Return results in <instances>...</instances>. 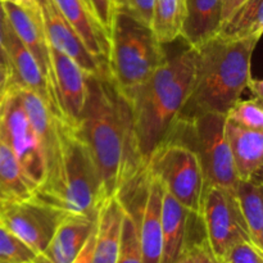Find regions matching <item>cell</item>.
I'll list each match as a JSON object with an SVG mask.
<instances>
[{
	"label": "cell",
	"instance_id": "cell-16",
	"mask_svg": "<svg viewBox=\"0 0 263 263\" xmlns=\"http://www.w3.org/2000/svg\"><path fill=\"white\" fill-rule=\"evenodd\" d=\"M125 207L118 195L100 202L95 220V238L91 263H117L122 239Z\"/></svg>",
	"mask_w": 263,
	"mask_h": 263
},
{
	"label": "cell",
	"instance_id": "cell-25",
	"mask_svg": "<svg viewBox=\"0 0 263 263\" xmlns=\"http://www.w3.org/2000/svg\"><path fill=\"white\" fill-rule=\"evenodd\" d=\"M226 120L243 127L263 131V107L262 100L257 98L239 99L226 113Z\"/></svg>",
	"mask_w": 263,
	"mask_h": 263
},
{
	"label": "cell",
	"instance_id": "cell-23",
	"mask_svg": "<svg viewBox=\"0 0 263 263\" xmlns=\"http://www.w3.org/2000/svg\"><path fill=\"white\" fill-rule=\"evenodd\" d=\"M263 31V0H248L233 13L216 35L230 40L259 41Z\"/></svg>",
	"mask_w": 263,
	"mask_h": 263
},
{
	"label": "cell",
	"instance_id": "cell-13",
	"mask_svg": "<svg viewBox=\"0 0 263 263\" xmlns=\"http://www.w3.org/2000/svg\"><path fill=\"white\" fill-rule=\"evenodd\" d=\"M3 7H4L5 14H7L8 23L14 31L15 35L18 36L21 43L28 49V51L32 54L35 61L37 62L57 103L53 86L50 50H49L48 39H46L43 21H41L40 8L39 9H28V8L22 7L14 2H3ZM57 107H58V103H57Z\"/></svg>",
	"mask_w": 263,
	"mask_h": 263
},
{
	"label": "cell",
	"instance_id": "cell-26",
	"mask_svg": "<svg viewBox=\"0 0 263 263\" xmlns=\"http://www.w3.org/2000/svg\"><path fill=\"white\" fill-rule=\"evenodd\" d=\"M36 254L0 222V263H32Z\"/></svg>",
	"mask_w": 263,
	"mask_h": 263
},
{
	"label": "cell",
	"instance_id": "cell-10",
	"mask_svg": "<svg viewBox=\"0 0 263 263\" xmlns=\"http://www.w3.org/2000/svg\"><path fill=\"white\" fill-rule=\"evenodd\" d=\"M64 213L36 197L0 205V222L35 254L41 253Z\"/></svg>",
	"mask_w": 263,
	"mask_h": 263
},
{
	"label": "cell",
	"instance_id": "cell-5",
	"mask_svg": "<svg viewBox=\"0 0 263 263\" xmlns=\"http://www.w3.org/2000/svg\"><path fill=\"white\" fill-rule=\"evenodd\" d=\"M166 58L163 44L151 27L122 13H115L109 31L107 71L122 97L144 84Z\"/></svg>",
	"mask_w": 263,
	"mask_h": 263
},
{
	"label": "cell",
	"instance_id": "cell-9",
	"mask_svg": "<svg viewBox=\"0 0 263 263\" xmlns=\"http://www.w3.org/2000/svg\"><path fill=\"white\" fill-rule=\"evenodd\" d=\"M198 220L202 221L211 252L220 262L231 247L240 240H251L233 190L205 186Z\"/></svg>",
	"mask_w": 263,
	"mask_h": 263
},
{
	"label": "cell",
	"instance_id": "cell-14",
	"mask_svg": "<svg viewBox=\"0 0 263 263\" xmlns=\"http://www.w3.org/2000/svg\"><path fill=\"white\" fill-rule=\"evenodd\" d=\"M5 53H7L8 67H9L10 82L37 94L48 104L51 112L62 118L48 81L44 77L37 62L28 51V49L21 43L9 23L5 32Z\"/></svg>",
	"mask_w": 263,
	"mask_h": 263
},
{
	"label": "cell",
	"instance_id": "cell-24",
	"mask_svg": "<svg viewBox=\"0 0 263 263\" xmlns=\"http://www.w3.org/2000/svg\"><path fill=\"white\" fill-rule=\"evenodd\" d=\"M185 21V0H156L151 28L161 44L181 37Z\"/></svg>",
	"mask_w": 263,
	"mask_h": 263
},
{
	"label": "cell",
	"instance_id": "cell-28",
	"mask_svg": "<svg viewBox=\"0 0 263 263\" xmlns=\"http://www.w3.org/2000/svg\"><path fill=\"white\" fill-rule=\"evenodd\" d=\"M156 0H112L115 13H122L136 22L151 27Z\"/></svg>",
	"mask_w": 263,
	"mask_h": 263
},
{
	"label": "cell",
	"instance_id": "cell-22",
	"mask_svg": "<svg viewBox=\"0 0 263 263\" xmlns=\"http://www.w3.org/2000/svg\"><path fill=\"white\" fill-rule=\"evenodd\" d=\"M36 186L25 174L12 149L0 138V205L28 199Z\"/></svg>",
	"mask_w": 263,
	"mask_h": 263
},
{
	"label": "cell",
	"instance_id": "cell-8",
	"mask_svg": "<svg viewBox=\"0 0 263 263\" xmlns=\"http://www.w3.org/2000/svg\"><path fill=\"white\" fill-rule=\"evenodd\" d=\"M0 138L12 149L25 174L37 187L45 175V156L13 82L8 84L0 104Z\"/></svg>",
	"mask_w": 263,
	"mask_h": 263
},
{
	"label": "cell",
	"instance_id": "cell-41",
	"mask_svg": "<svg viewBox=\"0 0 263 263\" xmlns=\"http://www.w3.org/2000/svg\"><path fill=\"white\" fill-rule=\"evenodd\" d=\"M2 2H14V0H2Z\"/></svg>",
	"mask_w": 263,
	"mask_h": 263
},
{
	"label": "cell",
	"instance_id": "cell-39",
	"mask_svg": "<svg viewBox=\"0 0 263 263\" xmlns=\"http://www.w3.org/2000/svg\"><path fill=\"white\" fill-rule=\"evenodd\" d=\"M82 2H84L85 4H86V7L89 8V9H90V12H91V8H90V3H89V0H82ZM91 13H92V12H91ZM92 15H94V14H92Z\"/></svg>",
	"mask_w": 263,
	"mask_h": 263
},
{
	"label": "cell",
	"instance_id": "cell-34",
	"mask_svg": "<svg viewBox=\"0 0 263 263\" xmlns=\"http://www.w3.org/2000/svg\"><path fill=\"white\" fill-rule=\"evenodd\" d=\"M248 0H222V7H221V25L222 22H225L231 14H233L235 10H238L239 8Z\"/></svg>",
	"mask_w": 263,
	"mask_h": 263
},
{
	"label": "cell",
	"instance_id": "cell-18",
	"mask_svg": "<svg viewBox=\"0 0 263 263\" xmlns=\"http://www.w3.org/2000/svg\"><path fill=\"white\" fill-rule=\"evenodd\" d=\"M193 213L175 199L163 187L162 198V248L161 263L176 261L189 247V223Z\"/></svg>",
	"mask_w": 263,
	"mask_h": 263
},
{
	"label": "cell",
	"instance_id": "cell-40",
	"mask_svg": "<svg viewBox=\"0 0 263 263\" xmlns=\"http://www.w3.org/2000/svg\"><path fill=\"white\" fill-rule=\"evenodd\" d=\"M3 95H4V92H3V94H0V104H2V99H3Z\"/></svg>",
	"mask_w": 263,
	"mask_h": 263
},
{
	"label": "cell",
	"instance_id": "cell-1",
	"mask_svg": "<svg viewBox=\"0 0 263 263\" xmlns=\"http://www.w3.org/2000/svg\"><path fill=\"white\" fill-rule=\"evenodd\" d=\"M92 159L104 197L118 195L144 168L128 103L108 71L87 74V98L76 125Z\"/></svg>",
	"mask_w": 263,
	"mask_h": 263
},
{
	"label": "cell",
	"instance_id": "cell-29",
	"mask_svg": "<svg viewBox=\"0 0 263 263\" xmlns=\"http://www.w3.org/2000/svg\"><path fill=\"white\" fill-rule=\"evenodd\" d=\"M221 263H263V251L252 240H240L229 249Z\"/></svg>",
	"mask_w": 263,
	"mask_h": 263
},
{
	"label": "cell",
	"instance_id": "cell-12",
	"mask_svg": "<svg viewBox=\"0 0 263 263\" xmlns=\"http://www.w3.org/2000/svg\"><path fill=\"white\" fill-rule=\"evenodd\" d=\"M50 50L53 86L62 118L76 126L87 98V74L69 57Z\"/></svg>",
	"mask_w": 263,
	"mask_h": 263
},
{
	"label": "cell",
	"instance_id": "cell-19",
	"mask_svg": "<svg viewBox=\"0 0 263 263\" xmlns=\"http://www.w3.org/2000/svg\"><path fill=\"white\" fill-rule=\"evenodd\" d=\"M64 20L79 33L90 53L107 61L109 39L82 0H51Z\"/></svg>",
	"mask_w": 263,
	"mask_h": 263
},
{
	"label": "cell",
	"instance_id": "cell-38",
	"mask_svg": "<svg viewBox=\"0 0 263 263\" xmlns=\"http://www.w3.org/2000/svg\"><path fill=\"white\" fill-rule=\"evenodd\" d=\"M14 3L28 9H39V0H14Z\"/></svg>",
	"mask_w": 263,
	"mask_h": 263
},
{
	"label": "cell",
	"instance_id": "cell-7",
	"mask_svg": "<svg viewBox=\"0 0 263 263\" xmlns=\"http://www.w3.org/2000/svg\"><path fill=\"white\" fill-rule=\"evenodd\" d=\"M149 174L194 216H199L204 192V177L198 157L189 146L164 139L145 164Z\"/></svg>",
	"mask_w": 263,
	"mask_h": 263
},
{
	"label": "cell",
	"instance_id": "cell-31",
	"mask_svg": "<svg viewBox=\"0 0 263 263\" xmlns=\"http://www.w3.org/2000/svg\"><path fill=\"white\" fill-rule=\"evenodd\" d=\"M192 246L193 251H194L195 263H221L215 256H213V253L211 252L205 239L194 241V243H192Z\"/></svg>",
	"mask_w": 263,
	"mask_h": 263
},
{
	"label": "cell",
	"instance_id": "cell-4",
	"mask_svg": "<svg viewBox=\"0 0 263 263\" xmlns=\"http://www.w3.org/2000/svg\"><path fill=\"white\" fill-rule=\"evenodd\" d=\"M33 197L64 215L90 217L97 216L100 202L105 199L97 168L77 127L63 118H58L55 146Z\"/></svg>",
	"mask_w": 263,
	"mask_h": 263
},
{
	"label": "cell",
	"instance_id": "cell-20",
	"mask_svg": "<svg viewBox=\"0 0 263 263\" xmlns=\"http://www.w3.org/2000/svg\"><path fill=\"white\" fill-rule=\"evenodd\" d=\"M222 0H185L181 39L189 48H198L220 30Z\"/></svg>",
	"mask_w": 263,
	"mask_h": 263
},
{
	"label": "cell",
	"instance_id": "cell-32",
	"mask_svg": "<svg viewBox=\"0 0 263 263\" xmlns=\"http://www.w3.org/2000/svg\"><path fill=\"white\" fill-rule=\"evenodd\" d=\"M8 27V20L7 14H5L4 7H3V2L0 0V66L7 68L9 71L7 61V53H5V32H7Z\"/></svg>",
	"mask_w": 263,
	"mask_h": 263
},
{
	"label": "cell",
	"instance_id": "cell-11",
	"mask_svg": "<svg viewBox=\"0 0 263 263\" xmlns=\"http://www.w3.org/2000/svg\"><path fill=\"white\" fill-rule=\"evenodd\" d=\"M41 21L49 45L76 62L86 74H99L107 69V61L97 58L59 13L51 0H39Z\"/></svg>",
	"mask_w": 263,
	"mask_h": 263
},
{
	"label": "cell",
	"instance_id": "cell-37",
	"mask_svg": "<svg viewBox=\"0 0 263 263\" xmlns=\"http://www.w3.org/2000/svg\"><path fill=\"white\" fill-rule=\"evenodd\" d=\"M10 82V73L7 68L0 66V94L5 91L8 84Z\"/></svg>",
	"mask_w": 263,
	"mask_h": 263
},
{
	"label": "cell",
	"instance_id": "cell-6",
	"mask_svg": "<svg viewBox=\"0 0 263 263\" xmlns=\"http://www.w3.org/2000/svg\"><path fill=\"white\" fill-rule=\"evenodd\" d=\"M166 139L180 141L197 154L205 186L235 189L238 176L226 136V115L180 116Z\"/></svg>",
	"mask_w": 263,
	"mask_h": 263
},
{
	"label": "cell",
	"instance_id": "cell-30",
	"mask_svg": "<svg viewBox=\"0 0 263 263\" xmlns=\"http://www.w3.org/2000/svg\"><path fill=\"white\" fill-rule=\"evenodd\" d=\"M89 3L95 20L107 32L108 39H109V31L112 27L113 15H115L112 0H89Z\"/></svg>",
	"mask_w": 263,
	"mask_h": 263
},
{
	"label": "cell",
	"instance_id": "cell-36",
	"mask_svg": "<svg viewBox=\"0 0 263 263\" xmlns=\"http://www.w3.org/2000/svg\"><path fill=\"white\" fill-rule=\"evenodd\" d=\"M172 263H195V257H194V251H193L192 243L189 244L186 249L181 253V256L174 261Z\"/></svg>",
	"mask_w": 263,
	"mask_h": 263
},
{
	"label": "cell",
	"instance_id": "cell-17",
	"mask_svg": "<svg viewBox=\"0 0 263 263\" xmlns=\"http://www.w3.org/2000/svg\"><path fill=\"white\" fill-rule=\"evenodd\" d=\"M226 136L238 180L261 177L263 131L243 127L226 120Z\"/></svg>",
	"mask_w": 263,
	"mask_h": 263
},
{
	"label": "cell",
	"instance_id": "cell-35",
	"mask_svg": "<svg viewBox=\"0 0 263 263\" xmlns=\"http://www.w3.org/2000/svg\"><path fill=\"white\" fill-rule=\"evenodd\" d=\"M247 87L251 89L252 94H253L254 98L262 100L263 99V82L262 80L259 79H253L251 76V79L248 80V84H247Z\"/></svg>",
	"mask_w": 263,
	"mask_h": 263
},
{
	"label": "cell",
	"instance_id": "cell-33",
	"mask_svg": "<svg viewBox=\"0 0 263 263\" xmlns=\"http://www.w3.org/2000/svg\"><path fill=\"white\" fill-rule=\"evenodd\" d=\"M94 238H95V226L92 229L91 234L87 238L86 243L82 247V249L80 251V253L77 254L76 258L73 259L72 263H91L92 259V248H94Z\"/></svg>",
	"mask_w": 263,
	"mask_h": 263
},
{
	"label": "cell",
	"instance_id": "cell-2",
	"mask_svg": "<svg viewBox=\"0 0 263 263\" xmlns=\"http://www.w3.org/2000/svg\"><path fill=\"white\" fill-rule=\"evenodd\" d=\"M195 68V49L187 46L166 58L144 84L127 97L134 133L144 166L166 139L189 97Z\"/></svg>",
	"mask_w": 263,
	"mask_h": 263
},
{
	"label": "cell",
	"instance_id": "cell-21",
	"mask_svg": "<svg viewBox=\"0 0 263 263\" xmlns=\"http://www.w3.org/2000/svg\"><path fill=\"white\" fill-rule=\"evenodd\" d=\"M249 239L263 251V199L261 177L238 180L233 190Z\"/></svg>",
	"mask_w": 263,
	"mask_h": 263
},
{
	"label": "cell",
	"instance_id": "cell-15",
	"mask_svg": "<svg viewBox=\"0 0 263 263\" xmlns=\"http://www.w3.org/2000/svg\"><path fill=\"white\" fill-rule=\"evenodd\" d=\"M95 217L64 215L46 248L32 263H72L95 226Z\"/></svg>",
	"mask_w": 263,
	"mask_h": 263
},
{
	"label": "cell",
	"instance_id": "cell-27",
	"mask_svg": "<svg viewBox=\"0 0 263 263\" xmlns=\"http://www.w3.org/2000/svg\"><path fill=\"white\" fill-rule=\"evenodd\" d=\"M117 263H143L135 222L126 210L122 221V239H121V251Z\"/></svg>",
	"mask_w": 263,
	"mask_h": 263
},
{
	"label": "cell",
	"instance_id": "cell-3",
	"mask_svg": "<svg viewBox=\"0 0 263 263\" xmlns=\"http://www.w3.org/2000/svg\"><path fill=\"white\" fill-rule=\"evenodd\" d=\"M257 44L258 41L253 39L230 40L215 35L194 48V77L180 116L226 115L247 89Z\"/></svg>",
	"mask_w": 263,
	"mask_h": 263
}]
</instances>
